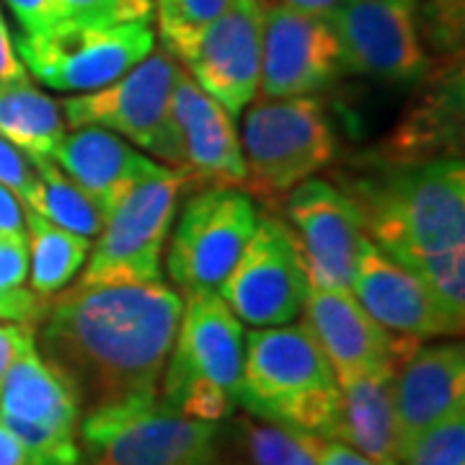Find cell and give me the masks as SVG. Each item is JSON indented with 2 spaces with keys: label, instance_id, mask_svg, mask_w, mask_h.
I'll use <instances>...</instances> for the list:
<instances>
[{
  "label": "cell",
  "instance_id": "obj_8",
  "mask_svg": "<svg viewBox=\"0 0 465 465\" xmlns=\"http://www.w3.org/2000/svg\"><path fill=\"white\" fill-rule=\"evenodd\" d=\"M155 50L148 21L84 24L60 21L18 42L24 67L52 91L88 94L114 84Z\"/></svg>",
  "mask_w": 465,
  "mask_h": 465
},
{
  "label": "cell",
  "instance_id": "obj_28",
  "mask_svg": "<svg viewBox=\"0 0 465 465\" xmlns=\"http://www.w3.org/2000/svg\"><path fill=\"white\" fill-rule=\"evenodd\" d=\"M406 266L419 282L427 287L442 316L452 323V329L463 333L465 321V249L434 253V256H419L409 259Z\"/></svg>",
  "mask_w": 465,
  "mask_h": 465
},
{
  "label": "cell",
  "instance_id": "obj_33",
  "mask_svg": "<svg viewBox=\"0 0 465 465\" xmlns=\"http://www.w3.org/2000/svg\"><path fill=\"white\" fill-rule=\"evenodd\" d=\"M5 5L14 11L26 34L47 32L50 26L60 24L54 0H5Z\"/></svg>",
  "mask_w": 465,
  "mask_h": 465
},
{
  "label": "cell",
  "instance_id": "obj_11",
  "mask_svg": "<svg viewBox=\"0 0 465 465\" xmlns=\"http://www.w3.org/2000/svg\"><path fill=\"white\" fill-rule=\"evenodd\" d=\"M308 287L290 225L280 217H262L217 295L238 321L269 329L295 323L302 316Z\"/></svg>",
  "mask_w": 465,
  "mask_h": 465
},
{
  "label": "cell",
  "instance_id": "obj_21",
  "mask_svg": "<svg viewBox=\"0 0 465 465\" xmlns=\"http://www.w3.org/2000/svg\"><path fill=\"white\" fill-rule=\"evenodd\" d=\"M52 161L109 213L133 186L166 166L101 127H75L52 153Z\"/></svg>",
  "mask_w": 465,
  "mask_h": 465
},
{
  "label": "cell",
  "instance_id": "obj_20",
  "mask_svg": "<svg viewBox=\"0 0 465 465\" xmlns=\"http://www.w3.org/2000/svg\"><path fill=\"white\" fill-rule=\"evenodd\" d=\"M171 112L183 148V173L207 186H243L246 163L232 116L179 70Z\"/></svg>",
  "mask_w": 465,
  "mask_h": 465
},
{
  "label": "cell",
  "instance_id": "obj_2",
  "mask_svg": "<svg viewBox=\"0 0 465 465\" xmlns=\"http://www.w3.org/2000/svg\"><path fill=\"white\" fill-rule=\"evenodd\" d=\"M367 238L393 262L465 249L463 158L406 161L354 183Z\"/></svg>",
  "mask_w": 465,
  "mask_h": 465
},
{
  "label": "cell",
  "instance_id": "obj_17",
  "mask_svg": "<svg viewBox=\"0 0 465 465\" xmlns=\"http://www.w3.org/2000/svg\"><path fill=\"white\" fill-rule=\"evenodd\" d=\"M305 326L331 365L336 382L370 370H396L403 336L385 331L349 290L308 287L302 305Z\"/></svg>",
  "mask_w": 465,
  "mask_h": 465
},
{
  "label": "cell",
  "instance_id": "obj_18",
  "mask_svg": "<svg viewBox=\"0 0 465 465\" xmlns=\"http://www.w3.org/2000/svg\"><path fill=\"white\" fill-rule=\"evenodd\" d=\"M393 409L399 460L424 434L458 411H465L463 344L419 347L393 372Z\"/></svg>",
  "mask_w": 465,
  "mask_h": 465
},
{
  "label": "cell",
  "instance_id": "obj_10",
  "mask_svg": "<svg viewBox=\"0 0 465 465\" xmlns=\"http://www.w3.org/2000/svg\"><path fill=\"white\" fill-rule=\"evenodd\" d=\"M256 228V210L238 186H207L186 202L168 246V277L182 290H215Z\"/></svg>",
  "mask_w": 465,
  "mask_h": 465
},
{
  "label": "cell",
  "instance_id": "obj_7",
  "mask_svg": "<svg viewBox=\"0 0 465 465\" xmlns=\"http://www.w3.org/2000/svg\"><path fill=\"white\" fill-rule=\"evenodd\" d=\"M186 183L183 171L163 168L133 186L106 213L78 282H161L168 231Z\"/></svg>",
  "mask_w": 465,
  "mask_h": 465
},
{
  "label": "cell",
  "instance_id": "obj_36",
  "mask_svg": "<svg viewBox=\"0 0 465 465\" xmlns=\"http://www.w3.org/2000/svg\"><path fill=\"white\" fill-rule=\"evenodd\" d=\"M34 336V326H21V323H0V385L5 381V372L11 362L16 360L18 349L24 341Z\"/></svg>",
  "mask_w": 465,
  "mask_h": 465
},
{
  "label": "cell",
  "instance_id": "obj_37",
  "mask_svg": "<svg viewBox=\"0 0 465 465\" xmlns=\"http://www.w3.org/2000/svg\"><path fill=\"white\" fill-rule=\"evenodd\" d=\"M18 78H26V67L18 60L8 26L0 16V84H11V81H18Z\"/></svg>",
  "mask_w": 465,
  "mask_h": 465
},
{
  "label": "cell",
  "instance_id": "obj_15",
  "mask_svg": "<svg viewBox=\"0 0 465 465\" xmlns=\"http://www.w3.org/2000/svg\"><path fill=\"white\" fill-rule=\"evenodd\" d=\"M287 217L311 287L349 290L367 238L365 223L347 192L308 179L287 194Z\"/></svg>",
  "mask_w": 465,
  "mask_h": 465
},
{
  "label": "cell",
  "instance_id": "obj_31",
  "mask_svg": "<svg viewBox=\"0 0 465 465\" xmlns=\"http://www.w3.org/2000/svg\"><path fill=\"white\" fill-rule=\"evenodd\" d=\"M60 21L84 24H127L148 21L153 14L150 0H54Z\"/></svg>",
  "mask_w": 465,
  "mask_h": 465
},
{
  "label": "cell",
  "instance_id": "obj_5",
  "mask_svg": "<svg viewBox=\"0 0 465 465\" xmlns=\"http://www.w3.org/2000/svg\"><path fill=\"white\" fill-rule=\"evenodd\" d=\"M179 63L166 50L150 52L143 63L116 78L114 84L70 96L60 104L65 122L75 127H101L124 134L137 148L163 158L171 168L183 171V148L171 112V94Z\"/></svg>",
  "mask_w": 465,
  "mask_h": 465
},
{
  "label": "cell",
  "instance_id": "obj_19",
  "mask_svg": "<svg viewBox=\"0 0 465 465\" xmlns=\"http://www.w3.org/2000/svg\"><path fill=\"white\" fill-rule=\"evenodd\" d=\"M349 292L365 308L367 316L396 336H460L442 316L427 287L370 238L362 241Z\"/></svg>",
  "mask_w": 465,
  "mask_h": 465
},
{
  "label": "cell",
  "instance_id": "obj_24",
  "mask_svg": "<svg viewBox=\"0 0 465 465\" xmlns=\"http://www.w3.org/2000/svg\"><path fill=\"white\" fill-rule=\"evenodd\" d=\"M29 241V287L42 298H52L78 277L91 241L50 223L47 217L24 207Z\"/></svg>",
  "mask_w": 465,
  "mask_h": 465
},
{
  "label": "cell",
  "instance_id": "obj_38",
  "mask_svg": "<svg viewBox=\"0 0 465 465\" xmlns=\"http://www.w3.org/2000/svg\"><path fill=\"white\" fill-rule=\"evenodd\" d=\"M269 3L287 5V8H295V11H302V14H313V16L331 18L349 0H269Z\"/></svg>",
  "mask_w": 465,
  "mask_h": 465
},
{
  "label": "cell",
  "instance_id": "obj_27",
  "mask_svg": "<svg viewBox=\"0 0 465 465\" xmlns=\"http://www.w3.org/2000/svg\"><path fill=\"white\" fill-rule=\"evenodd\" d=\"M47 302L29 287V241L0 235V321L36 329Z\"/></svg>",
  "mask_w": 465,
  "mask_h": 465
},
{
  "label": "cell",
  "instance_id": "obj_3",
  "mask_svg": "<svg viewBox=\"0 0 465 465\" xmlns=\"http://www.w3.org/2000/svg\"><path fill=\"white\" fill-rule=\"evenodd\" d=\"M241 406L266 421L331 440L341 391L305 323L256 329L246 336Z\"/></svg>",
  "mask_w": 465,
  "mask_h": 465
},
{
  "label": "cell",
  "instance_id": "obj_22",
  "mask_svg": "<svg viewBox=\"0 0 465 465\" xmlns=\"http://www.w3.org/2000/svg\"><path fill=\"white\" fill-rule=\"evenodd\" d=\"M341 406L333 437L378 465H401L393 370H370L339 382Z\"/></svg>",
  "mask_w": 465,
  "mask_h": 465
},
{
  "label": "cell",
  "instance_id": "obj_26",
  "mask_svg": "<svg viewBox=\"0 0 465 465\" xmlns=\"http://www.w3.org/2000/svg\"><path fill=\"white\" fill-rule=\"evenodd\" d=\"M238 450L246 465H318L311 448V434L290 430L266 419H241L238 427Z\"/></svg>",
  "mask_w": 465,
  "mask_h": 465
},
{
  "label": "cell",
  "instance_id": "obj_39",
  "mask_svg": "<svg viewBox=\"0 0 465 465\" xmlns=\"http://www.w3.org/2000/svg\"><path fill=\"white\" fill-rule=\"evenodd\" d=\"M0 465H32L26 448L0 424Z\"/></svg>",
  "mask_w": 465,
  "mask_h": 465
},
{
  "label": "cell",
  "instance_id": "obj_6",
  "mask_svg": "<svg viewBox=\"0 0 465 465\" xmlns=\"http://www.w3.org/2000/svg\"><path fill=\"white\" fill-rule=\"evenodd\" d=\"M78 442L88 465H215L217 424L140 399L85 414Z\"/></svg>",
  "mask_w": 465,
  "mask_h": 465
},
{
  "label": "cell",
  "instance_id": "obj_32",
  "mask_svg": "<svg viewBox=\"0 0 465 465\" xmlns=\"http://www.w3.org/2000/svg\"><path fill=\"white\" fill-rule=\"evenodd\" d=\"M0 183L16 194L24 202V207H36L39 176L34 171V163L3 137H0Z\"/></svg>",
  "mask_w": 465,
  "mask_h": 465
},
{
  "label": "cell",
  "instance_id": "obj_34",
  "mask_svg": "<svg viewBox=\"0 0 465 465\" xmlns=\"http://www.w3.org/2000/svg\"><path fill=\"white\" fill-rule=\"evenodd\" d=\"M311 448L316 452L318 465H378L365 455H360L357 450H351L344 442L329 440V437L311 434Z\"/></svg>",
  "mask_w": 465,
  "mask_h": 465
},
{
  "label": "cell",
  "instance_id": "obj_16",
  "mask_svg": "<svg viewBox=\"0 0 465 465\" xmlns=\"http://www.w3.org/2000/svg\"><path fill=\"white\" fill-rule=\"evenodd\" d=\"M341 70V45L329 18L264 3L259 81L264 99L318 94L331 85Z\"/></svg>",
  "mask_w": 465,
  "mask_h": 465
},
{
  "label": "cell",
  "instance_id": "obj_14",
  "mask_svg": "<svg viewBox=\"0 0 465 465\" xmlns=\"http://www.w3.org/2000/svg\"><path fill=\"white\" fill-rule=\"evenodd\" d=\"M246 336L215 290L186 295L179 331L161 378V401L171 403L194 385L220 388L241 406Z\"/></svg>",
  "mask_w": 465,
  "mask_h": 465
},
{
  "label": "cell",
  "instance_id": "obj_12",
  "mask_svg": "<svg viewBox=\"0 0 465 465\" xmlns=\"http://www.w3.org/2000/svg\"><path fill=\"white\" fill-rule=\"evenodd\" d=\"M262 29L264 0H232L215 21L166 52L183 60L192 81L235 119L259 94Z\"/></svg>",
  "mask_w": 465,
  "mask_h": 465
},
{
  "label": "cell",
  "instance_id": "obj_13",
  "mask_svg": "<svg viewBox=\"0 0 465 465\" xmlns=\"http://www.w3.org/2000/svg\"><path fill=\"white\" fill-rule=\"evenodd\" d=\"M329 21L351 73L385 84H419L430 73L416 0H349Z\"/></svg>",
  "mask_w": 465,
  "mask_h": 465
},
{
  "label": "cell",
  "instance_id": "obj_35",
  "mask_svg": "<svg viewBox=\"0 0 465 465\" xmlns=\"http://www.w3.org/2000/svg\"><path fill=\"white\" fill-rule=\"evenodd\" d=\"M0 235L26 241V220H24V202L11 189L0 183Z\"/></svg>",
  "mask_w": 465,
  "mask_h": 465
},
{
  "label": "cell",
  "instance_id": "obj_1",
  "mask_svg": "<svg viewBox=\"0 0 465 465\" xmlns=\"http://www.w3.org/2000/svg\"><path fill=\"white\" fill-rule=\"evenodd\" d=\"M183 298L163 282H75L34 329L39 354L75 388L81 409L158 399Z\"/></svg>",
  "mask_w": 465,
  "mask_h": 465
},
{
  "label": "cell",
  "instance_id": "obj_25",
  "mask_svg": "<svg viewBox=\"0 0 465 465\" xmlns=\"http://www.w3.org/2000/svg\"><path fill=\"white\" fill-rule=\"evenodd\" d=\"M32 163L39 176V200L36 207L29 210L81 238H96L106 220L99 202L73 182L52 158H32Z\"/></svg>",
  "mask_w": 465,
  "mask_h": 465
},
{
  "label": "cell",
  "instance_id": "obj_9",
  "mask_svg": "<svg viewBox=\"0 0 465 465\" xmlns=\"http://www.w3.org/2000/svg\"><path fill=\"white\" fill-rule=\"evenodd\" d=\"M81 419L75 388L29 336L0 385V424L26 448L32 465H81Z\"/></svg>",
  "mask_w": 465,
  "mask_h": 465
},
{
  "label": "cell",
  "instance_id": "obj_29",
  "mask_svg": "<svg viewBox=\"0 0 465 465\" xmlns=\"http://www.w3.org/2000/svg\"><path fill=\"white\" fill-rule=\"evenodd\" d=\"M232 0H155L163 45L171 47L215 21Z\"/></svg>",
  "mask_w": 465,
  "mask_h": 465
},
{
  "label": "cell",
  "instance_id": "obj_30",
  "mask_svg": "<svg viewBox=\"0 0 465 465\" xmlns=\"http://www.w3.org/2000/svg\"><path fill=\"white\" fill-rule=\"evenodd\" d=\"M401 465H465V411H458L424 434Z\"/></svg>",
  "mask_w": 465,
  "mask_h": 465
},
{
  "label": "cell",
  "instance_id": "obj_23",
  "mask_svg": "<svg viewBox=\"0 0 465 465\" xmlns=\"http://www.w3.org/2000/svg\"><path fill=\"white\" fill-rule=\"evenodd\" d=\"M0 137L8 140L29 161L52 158L65 137L63 109L26 78L0 84Z\"/></svg>",
  "mask_w": 465,
  "mask_h": 465
},
{
  "label": "cell",
  "instance_id": "obj_4",
  "mask_svg": "<svg viewBox=\"0 0 465 465\" xmlns=\"http://www.w3.org/2000/svg\"><path fill=\"white\" fill-rule=\"evenodd\" d=\"M246 189L256 200L277 202L313 179L333 158V133L316 96L262 99L241 133Z\"/></svg>",
  "mask_w": 465,
  "mask_h": 465
}]
</instances>
